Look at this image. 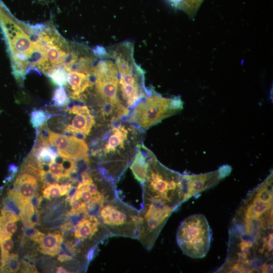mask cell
<instances>
[{
	"instance_id": "f1b7e54d",
	"label": "cell",
	"mask_w": 273,
	"mask_h": 273,
	"mask_svg": "<svg viewBox=\"0 0 273 273\" xmlns=\"http://www.w3.org/2000/svg\"><path fill=\"white\" fill-rule=\"evenodd\" d=\"M8 170L10 173L15 174L18 170V167L15 164H11L9 166Z\"/></svg>"
},
{
	"instance_id": "ffe728a7",
	"label": "cell",
	"mask_w": 273,
	"mask_h": 273,
	"mask_svg": "<svg viewBox=\"0 0 273 273\" xmlns=\"http://www.w3.org/2000/svg\"><path fill=\"white\" fill-rule=\"evenodd\" d=\"M203 0H179L176 7L190 15H193Z\"/></svg>"
},
{
	"instance_id": "4316f807",
	"label": "cell",
	"mask_w": 273,
	"mask_h": 273,
	"mask_svg": "<svg viewBox=\"0 0 273 273\" xmlns=\"http://www.w3.org/2000/svg\"><path fill=\"white\" fill-rule=\"evenodd\" d=\"M49 170L57 178L65 174L64 169L61 163L56 161L49 165Z\"/></svg>"
},
{
	"instance_id": "7c38bea8",
	"label": "cell",
	"mask_w": 273,
	"mask_h": 273,
	"mask_svg": "<svg viewBox=\"0 0 273 273\" xmlns=\"http://www.w3.org/2000/svg\"><path fill=\"white\" fill-rule=\"evenodd\" d=\"M95 124L94 117L90 113L76 114L71 123L67 125L64 130L67 133L83 139L89 134Z\"/></svg>"
},
{
	"instance_id": "9c48e42d",
	"label": "cell",
	"mask_w": 273,
	"mask_h": 273,
	"mask_svg": "<svg viewBox=\"0 0 273 273\" xmlns=\"http://www.w3.org/2000/svg\"><path fill=\"white\" fill-rule=\"evenodd\" d=\"M232 167L223 165L217 169L200 174L181 173V179L186 202L192 197L199 194L217 185L229 175Z\"/></svg>"
},
{
	"instance_id": "484cf974",
	"label": "cell",
	"mask_w": 273,
	"mask_h": 273,
	"mask_svg": "<svg viewBox=\"0 0 273 273\" xmlns=\"http://www.w3.org/2000/svg\"><path fill=\"white\" fill-rule=\"evenodd\" d=\"M57 179L58 178L49 170H42L39 178V180L43 183L44 187L51 184H57Z\"/></svg>"
},
{
	"instance_id": "e0dca14e",
	"label": "cell",
	"mask_w": 273,
	"mask_h": 273,
	"mask_svg": "<svg viewBox=\"0 0 273 273\" xmlns=\"http://www.w3.org/2000/svg\"><path fill=\"white\" fill-rule=\"evenodd\" d=\"M52 114L42 109H34L30 115V122L34 128H38L46 123Z\"/></svg>"
},
{
	"instance_id": "7402d4cb",
	"label": "cell",
	"mask_w": 273,
	"mask_h": 273,
	"mask_svg": "<svg viewBox=\"0 0 273 273\" xmlns=\"http://www.w3.org/2000/svg\"><path fill=\"white\" fill-rule=\"evenodd\" d=\"M20 267V263L18 259V255L12 253L9 254L2 270H6L8 272H16Z\"/></svg>"
},
{
	"instance_id": "5bb4252c",
	"label": "cell",
	"mask_w": 273,
	"mask_h": 273,
	"mask_svg": "<svg viewBox=\"0 0 273 273\" xmlns=\"http://www.w3.org/2000/svg\"><path fill=\"white\" fill-rule=\"evenodd\" d=\"M63 242V235L60 233L44 235L38 243L39 251L43 254L54 256L61 251Z\"/></svg>"
},
{
	"instance_id": "4fadbf2b",
	"label": "cell",
	"mask_w": 273,
	"mask_h": 273,
	"mask_svg": "<svg viewBox=\"0 0 273 273\" xmlns=\"http://www.w3.org/2000/svg\"><path fill=\"white\" fill-rule=\"evenodd\" d=\"M111 134L106 142L103 152L99 156L103 154L105 158L109 154L116 153L117 149L124 148V144L127 140L128 131L124 125L120 124L113 125Z\"/></svg>"
},
{
	"instance_id": "52a82bcc",
	"label": "cell",
	"mask_w": 273,
	"mask_h": 273,
	"mask_svg": "<svg viewBox=\"0 0 273 273\" xmlns=\"http://www.w3.org/2000/svg\"><path fill=\"white\" fill-rule=\"evenodd\" d=\"M98 217L110 237L136 239L139 211L122 201L118 196L105 203Z\"/></svg>"
},
{
	"instance_id": "6da1fadb",
	"label": "cell",
	"mask_w": 273,
	"mask_h": 273,
	"mask_svg": "<svg viewBox=\"0 0 273 273\" xmlns=\"http://www.w3.org/2000/svg\"><path fill=\"white\" fill-rule=\"evenodd\" d=\"M0 27L7 45L12 73L22 85L26 75L30 72L35 53V24L17 19L0 0Z\"/></svg>"
},
{
	"instance_id": "44dd1931",
	"label": "cell",
	"mask_w": 273,
	"mask_h": 273,
	"mask_svg": "<svg viewBox=\"0 0 273 273\" xmlns=\"http://www.w3.org/2000/svg\"><path fill=\"white\" fill-rule=\"evenodd\" d=\"M17 229V225L14 221L0 224V242L11 238Z\"/></svg>"
},
{
	"instance_id": "8992f818",
	"label": "cell",
	"mask_w": 273,
	"mask_h": 273,
	"mask_svg": "<svg viewBox=\"0 0 273 273\" xmlns=\"http://www.w3.org/2000/svg\"><path fill=\"white\" fill-rule=\"evenodd\" d=\"M212 234L206 217L202 214H194L180 222L176 239L184 254L192 258H201L210 249Z\"/></svg>"
},
{
	"instance_id": "cb8c5ba5",
	"label": "cell",
	"mask_w": 273,
	"mask_h": 273,
	"mask_svg": "<svg viewBox=\"0 0 273 273\" xmlns=\"http://www.w3.org/2000/svg\"><path fill=\"white\" fill-rule=\"evenodd\" d=\"M42 195L48 200L61 196V185L57 183L46 186L42 191Z\"/></svg>"
},
{
	"instance_id": "ac0fdd59",
	"label": "cell",
	"mask_w": 273,
	"mask_h": 273,
	"mask_svg": "<svg viewBox=\"0 0 273 273\" xmlns=\"http://www.w3.org/2000/svg\"><path fill=\"white\" fill-rule=\"evenodd\" d=\"M52 101L56 107H63L69 105L70 102L67 90L63 86L60 85L54 90Z\"/></svg>"
},
{
	"instance_id": "3957f363",
	"label": "cell",
	"mask_w": 273,
	"mask_h": 273,
	"mask_svg": "<svg viewBox=\"0 0 273 273\" xmlns=\"http://www.w3.org/2000/svg\"><path fill=\"white\" fill-rule=\"evenodd\" d=\"M107 49L119 72L118 97L120 95L127 107H134L149 95L150 90L145 86L144 70L134 61L133 44L125 41Z\"/></svg>"
},
{
	"instance_id": "83f0119b",
	"label": "cell",
	"mask_w": 273,
	"mask_h": 273,
	"mask_svg": "<svg viewBox=\"0 0 273 273\" xmlns=\"http://www.w3.org/2000/svg\"><path fill=\"white\" fill-rule=\"evenodd\" d=\"M73 256L68 254H66L65 253H63L62 252H60L58 254L57 258L60 262H64V261L71 260V259H73Z\"/></svg>"
},
{
	"instance_id": "8fae6325",
	"label": "cell",
	"mask_w": 273,
	"mask_h": 273,
	"mask_svg": "<svg viewBox=\"0 0 273 273\" xmlns=\"http://www.w3.org/2000/svg\"><path fill=\"white\" fill-rule=\"evenodd\" d=\"M13 186V188L9 190L8 196L15 199L23 209L37 193V178L30 174L21 173L17 177Z\"/></svg>"
},
{
	"instance_id": "277c9868",
	"label": "cell",
	"mask_w": 273,
	"mask_h": 273,
	"mask_svg": "<svg viewBox=\"0 0 273 273\" xmlns=\"http://www.w3.org/2000/svg\"><path fill=\"white\" fill-rule=\"evenodd\" d=\"M147 164L142 198L163 201L176 209L185 202L181 173L162 164L148 149Z\"/></svg>"
},
{
	"instance_id": "4dcf8cb0",
	"label": "cell",
	"mask_w": 273,
	"mask_h": 273,
	"mask_svg": "<svg viewBox=\"0 0 273 273\" xmlns=\"http://www.w3.org/2000/svg\"><path fill=\"white\" fill-rule=\"evenodd\" d=\"M172 5L175 7H176L179 0H169Z\"/></svg>"
},
{
	"instance_id": "5b68a950",
	"label": "cell",
	"mask_w": 273,
	"mask_h": 273,
	"mask_svg": "<svg viewBox=\"0 0 273 273\" xmlns=\"http://www.w3.org/2000/svg\"><path fill=\"white\" fill-rule=\"evenodd\" d=\"M183 108V103L179 97H164L151 89L147 97L134 106L128 121L138 129L144 131L176 114Z\"/></svg>"
},
{
	"instance_id": "603a6c76",
	"label": "cell",
	"mask_w": 273,
	"mask_h": 273,
	"mask_svg": "<svg viewBox=\"0 0 273 273\" xmlns=\"http://www.w3.org/2000/svg\"><path fill=\"white\" fill-rule=\"evenodd\" d=\"M13 241L11 238L0 242L1 249V268L2 270L4 267L6 260L9 255L10 251L13 247Z\"/></svg>"
},
{
	"instance_id": "f546056e",
	"label": "cell",
	"mask_w": 273,
	"mask_h": 273,
	"mask_svg": "<svg viewBox=\"0 0 273 273\" xmlns=\"http://www.w3.org/2000/svg\"><path fill=\"white\" fill-rule=\"evenodd\" d=\"M56 272L57 273H67V272H70V271H68L67 269L64 268V267L62 266L58 267L56 270Z\"/></svg>"
},
{
	"instance_id": "9a60e30c",
	"label": "cell",
	"mask_w": 273,
	"mask_h": 273,
	"mask_svg": "<svg viewBox=\"0 0 273 273\" xmlns=\"http://www.w3.org/2000/svg\"><path fill=\"white\" fill-rule=\"evenodd\" d=\"M146 155L141 150H139L135 154L130 168L134 178L142 185L145 181L147 173V148H146Z\"/></svg>"
},
{
	"instance_id": "ba28073f",
	"label": "cell",
	"mask_w": 273,
	"mask_h": 273,
	"mask_svg": "<svg viewBox=\"0 0 273 273\" xmlns=\"http://www.w3.org/2000/svg\"><path fill=\"white\" fill-rule=\"evenodd\" d=\"M175 210L163 201L143 198L136 239L145 249L149 251L152 248L168 218Z\"/></svg>"
},
{
	"instance_id": "2e32d148",
	"label": "cell",
	"mask_w": 273,
	"mask_h": 273,
	"mask_svg": "<svg viewBox=\"0 0 273 273\" xmlns=\"http://www.w3.org/2000/svg\"><path fill=\"white\" fill-rule=\"evenodd\" d=\"M41 165L49 166L58 156L57 149L52 146L33 147L30 153Z\"/></svg>"
},
{
	"instance_id": "d6986e66",
	"label": "cell",
	"mask_w": 273,
	"mask_h": 273,
	"mask_svg": "<svg viewBox=\"0 0 273 273\" xmlns=\"http://www.w3.org/2000/svg\"><path fill=\"white\" fill-rule=\"evenodd\" d=\"M47 76L56 85L65 86L67 84V72L63 66L53 69Z\"/></svg>"
},
{
	"instance_id": "30bf717a",
	"label": "cell",
	"mask_w": 273,
	"mask_h": 273,
	"mask_svg": "<svg viewBox=\"0 0 273 273\" xmlns=\"http://www.w3.org/2000/svg\"><path fill=\"white\" fill-rule=\"evenodd\" d=\"M49 143L54 147L58 155L63 158L78 160L88 158V147L82 139L73 135L62 134L51 131Z\"/></svg>"
},
{
	"instance_id": "7a4b0ae2",
	"label": "cell",
	"mask_w": 273,
	"mask_h": 273,
	"mask_svg": "<svg viewBox=\"0 0 273 273\" xmlns=\"http://www.w3.org/2000/svg\"><path fill=\"white\" fill-rule=\"evenodd\" d=\"M272 171L247 194L233 218L232 228L252 237L272 231Z\"/></svg>"
},
{
	"instance_id": "d4e9b609",
	"label": "cell",
	"mask_w": 273,
	"mask_h": 273,
	"mask_svg": "<svg viewBox=\"0 0 273 273\" xmlns=\"http://www.w3.org/2000/svg\"><path fill=\"white\" fill-rule=\"evenodd\" d=\"M44 234L39 231L34 226H24L23 228V235L34 242L38 243Z\"/></svg>"
}]
</instances>
